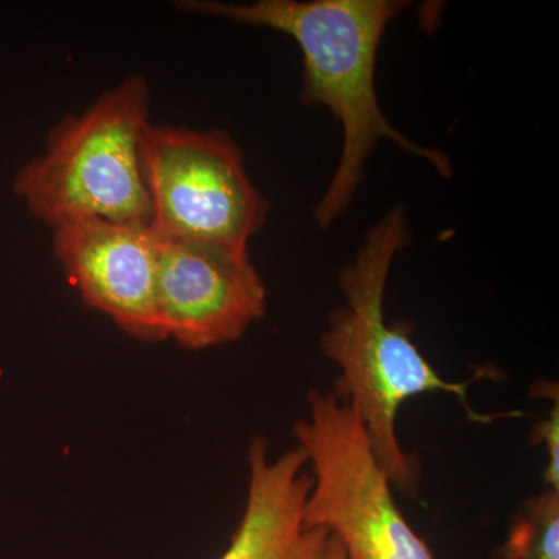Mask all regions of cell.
Masks as SVG:
<instances>
[{"mask_svg":"<svg viewBox=\"0 0 559 559\" xmlns=\"http://www.w3.org/2000/svg\"><path fill=\"white\" fill-rule=\"evenodd\" d=\"M148 109V83L128 76L51 130L44 153L14 175V194L50 227L73 219L151 226L140 150Z\"/></svg>","mask_w":559,"mask_h":559,"instance_id":"3957f363","label":"cell"},{"mask_svg":"<svg viewBox=\"0 0 559 559\" xmlns=\"http://www.w3.org/2000/svg\"><path fill=\"white\" fill-rule=\"evenodd\" d=\"M491 559H559V491L547 488L521 503Z\"/></svg>","mask_w":559,"mask_h":559,"instance_id":"9c48e42d","label":"cell"},{"mask_svg":"<svg viewBox=\"0 0 559 559\" xmlns=\"http://www.w3.org/2000/svg\"><path fill=\"white\" fill-rule=\"evenodd\" d=\"M62 270L87 307L140 341H164L157 308L159 237L150 224L73 219L51 227Z\"/></svg>","mask_w":559,"mask_h":559,"instance_id":"52a82bcc","label":"cell"},{"mask_svg":"<svg viewBox=\"0 0 559 559\" xmlns=\"http://www.w3.org/2000/svg\"><path fill=\"white\" fill-rule=\"evenodd\" d=\"M308 409L294 426L314 479L307 528L336 535L348 559H436L401 513L355 407L334 390H312Z\"/></svg>","mask_w":559,"mask_h":559,"instance_id":"277c9868","label":"cell"},{"mask_svg":"<svg viewBox=\"0 0 559 559\" xmlns=\"http://www.w3.org/2000/svg\"><path fill=\"white\" fill-rule=\"evenodd\" d=\"M409 242L406 213L396 207L367 234L358 255L342 267L340 286L344 307L330 314L320 347L340 369L334 392L358 412L371 451L392 487L415 495L419 466L401 447L396 418L406 401L426 393L455 396L468 418L491 423L506 415H481L471 407L468 382L441 378L411 340L406 322L388 323L385 285L396 253Z\"/></svg>","mask_w":559,"mask_h":559,"instance_id":"7a4b0ae2","label":"cell"},{"mask_svg":"<svg viewBox=\"0 0 559 559\" xmlns=\"http://www.w3.org/2000/svg\"><path fill=\"white\" fill-rule=\"evenodd\" d=\"M530 443L546 447L547 465L543 473L547 488L559 491V401H555L546 418L539 419L532 429Z\"/></svg>","mask_w":559,"mask_h":559,"instance_id":"30bf717a","label":"cell"},{"mask_svg":"<svg viewBox=\"0 0 559 559\" xmlns=\"http://www.w3.org/2000/svg\"><path fill=\"white\" fill-rule=\"evenodd\" d=\"M248 462L245 514L218 559H310L326 528L305 525V503L314 484L304 471L307 454L297 447L270 460L267 441L253 437Z\"/></svg>","mask_w":559,"mask_h":559,"instance_id":"ba28073f","label":"cell"},{"mask_svg":"<svg viewBox=\"0 0 559 559\" xmlns=\"http://www.w3.org/2000/svg\"><path fill=\"white\" fill-rule=\"evenodd\" d=\"M140 150L157 237L248 250L270 204L227 132L148 123Z\"/></svg>","mask_w":559,"mask_h":559,"instance_id":"5b68a950","label":"cell"},{"mask_svg":"<svg viewBox=\"0 0 559 559\" xmlns=\"http://www.w3.org/2000/svg\"><path fill=\"white\" fill-rule=\"evenodd\" d=\"M401 0H259L249 5L179 2L180 10L213 14L237 24L267 27L296 40L304 57L301 102L325 106L342 124L340 167L316 207L326 229L342 213L362 180L364 167L381 139L430 162L451 178V162L440 151L412 142L385 119L374 90L378 49L385 27L406 7Z\"/></svg>","mask_w":559,"mask_h":559,"instance_id":"6da1fadb","label":"cell"},{"mask_svg":"<svg viewBox=\"0 0 559 559\" xmlns=\"http://www.w3.org/2000/svg\"><path fill=\"white\" fill-rule=\"evenodd\" d=\"M248 250L159 238L157 308L165 340L204 349L240 340L267 310Z\"/></svg>","mask_w":559,"mask_h":559,"instance_id":"8992f818","label":"cell"},{"mask_svg":"<svg viewBox=\"0 0 559 559\" xmlns=\"http://www.w3.org/2000/svg\"><path fill=\"white\" fill-rule=\"evenodd\" d=\"M310 559H348L345 554L344 546L336 535L326 530L322 540H320L318 549L314 550Z\"/></svg>","mask_w":559,"mask_h":559,"instance_id":"8fae6325","label":"cell"}]
</instances>
